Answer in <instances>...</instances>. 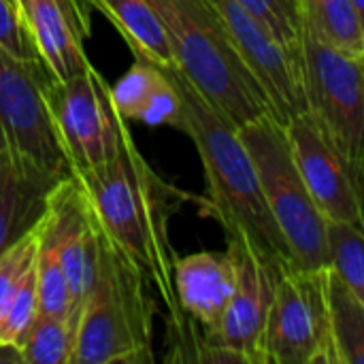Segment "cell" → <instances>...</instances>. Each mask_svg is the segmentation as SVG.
Segmentation results:
<instances>
[{
    "label": "cell",
    "instance_id": "44dd1931",
    "mask_svg": "<svg viewBox=\"0 0 364 364\" xmlns=\"http://www.w3.org/2000/svg\"><path fill=\"white\" fill-rule=\"evenodd\" d=\"M77 322L70 318H51L38 314L21 341L15 358L28 364H70Z\"/></svg>",
    "mask_w": 364,
    "mask_h": 364
},
{
    "label": "cell",
    "instance_id": "277c9868",
    "mask_svg": "<svg viewBox=\"0 0 364 364\" xmlns=\"http://www.w3.org/2000/svg\"><path fill=\"white\" fill-rule=\"evenodd\" d=\"M151 337L147 277L98 230L96 273L79 307L70 364L154 363Z\"/></svg>",
    "mask_w": 364,
    "mask_h": 364
},
{
    "label": "cell",
    "instance_id": "6da1fadb",
    "mask_svg": "<svg viewBox=\"0 0 364 364\" xmlns=\"http://www.w3.org/2000/svg\"><path fill=\"white\" fill-rule=\"evenodd\" d=\"M70 175L81 186L100 235L158 288L168 311L171 346H177L188 335L190 320L177 305L173 282L177 254L168 228L190 196L151 168L139 151L126 119L119 128L115 154L96 168Z\"/></svg>",
    "mask_w": 364,
    "mask_h": 364
},
{
    "label": "cell",
    "instance_id": "f1b7e54d",
    "mask_svg": "<svg viewBox=\"0 0 364 364\" xmlns=\"http://www.w3.org/2000/svg\"><path fill=\"white\" fill-rule=\"evenodd\" d=\"M11 2H13V0H11Z\"/></svg>",
    "mask_w": 364,
    "mask_h": 364
},
{
    "label": "cell",
    "instance_id": "d4e9b609",
    "mask_svg": "<svg viewBox=\"0 0 364 364\" xmlns=\"http://www.w3.org/2000/svg\"><path fill=\"white\" fill-rule=\"evenodd\" d=\"M36 247H38V224L0 254V322L4 318V311L11 303V296L19 279L34 262Z\"/></svg>",
    "mask_w": 364,
    "mask_h": 364
},
{
    "label": "cell",
    "instance_id": "8992f818",
    "mask_svg": "<svg viewBox=\"0 0 364 364\" xmlns=\"http://www.w3.org/2000/svg\"><path fill=\"white\" fill-rule=\"evenodd\" d=\"M301 79L307 115L352 171L363 175V58H354L303 26Z\"/></svg>",
    "mask_w": 364,
    "mask_h": 364
},
{
    "label": "cell",
    "instance_id": "2e32d148",
    "mask_svg": "<svg viewBox=\"0 0 364 364\" xmlns=\"http://www.w3.org/2000/svg\"><path fill=\"white\" fill-rule=\"evenodd\" d=\"M60 179L28 158L0 151V254L38 224Z\"/></svg>",
    "mask_w": 364,
    "mask_h": 364
},
{
    "label": "cell",
    "instance_id": "7c38bea8",
    "mask_svg": "<svg viewBox=\"0 0 364 364\" xmlns=\"http://www.w3.org/2000/svg\"><path fill=\"white\" fill-rule=\"evenodd\" d=\"M284 128L299 175L326 222L363 226V175L350 168L307 111L292 117Z\"/></svg>",
    "mask_w": 364,
    "mask_h": 364
},
{
    "label": "cell",
    "instance_id": "30bf717a",
    "mask_svg": "<svg viewBox=\"0 0 364 364\" xmlns=\"http://www.w3.org/2000/svg\"><path fill=\"white\" fill-rule=\"evenodd\" d=\"M235 267V288L218 333L207 343L232 350L245 364H260V343L267 316L279 284L282 267L243 235H226Z\"/></svg>",
    "mask_w": 364,
    "mask_h": 364
},
{
    "label": "cell",
    "instance_id": "8fae6325",
    "mask_svg": "<svg viewBox=\"0 0 364 364\" xmlns=\"http://www.w3.org/2000/svg\"><path fill=\"white\" fill-rule=\"evenodd\" d=\"M211 4L218 9L243 64L264 92L275 119L286 126L292 117L305 113L299 55L290 53L267 26L235 0H211Z\"/></svg>",
    "mask_w": 364,
    "mask_h": 364
},
{
    "label": "cell",
    "instance_id": "ba28073f",
    "mask_svg": "<svg viewBox=\"0 0 364 364\" xmlns=\"http://www.w3.org/2000/svg\"><path fill=\"white\" fill-rule=\"evenodd\" d=\"M51 79L41 58H15L0 47V151L28 158L55 177H68L70 168L47 107Z\"/></svg>",
    "mask_w": 364,
    "mask_h": 364
},
{
    "label": "cell",
    "instance_id": "e0dca14e",
    "mask_svg": "<svg viewBox=\"0 0 364 364\" xmlns=\"http://www.w3.org/2000/svg\"><path fill=\"white\" fill-rule=\"evenodd\" d=\"M115 111L128 122L145 126L183 128V105L164 66L136 58L124 77L111 87Z\"/></svg>",
    "mask_w": 364,
    "mask_h": 364
},
{
    "label": "cell",
    "instance_id": "484cf974",
    "mask_svg": "<svg viewBox=\"0 0 364 364\" xmlns=\"http://www.w3.org/2000/svg\"><path fill=\"white\" fill-rule=\"evenodd\" d=\"M0 47L15 58H38L26 26L11 0H0Z\"/></svg>",
    "mask_w": 364,
    "mask_h": 364
},
{
    "label": "cell",
    "instance_id": "ac0fdd59",
    "mask_svg": "<svg viewBox=\"0 0 364 364\" xmlns=\"http://www.w3.org/2000/svg\"><path fill=\"white\" fill-rule=\"evenodd\" d=\"M124 36L134 58L171 66L173 53L166 32L149 0H87Z\"/></svg>",
    "mask_w": 364,
    "mask_h": 364
},
{
    "label": "cell",
    "instance_id": "603a6c76",
    "mask_svg": "<svg viewBox=\"0 0 364 364\" xmlns=\"http://www.w3.org/2000/svg\"><path fill=\"white\" fill-rule=\"evenodd\" d=\"M252 17L271 30V34L294 55L301 49L303 15L299 0H235Z\"/></svg>",
    "mask_w": 364,
    "mask_h": 364
},
{
    "label": "cell",
    "instance_id": "4316f807",
    "mask_svg": "<svg viewBox=\"0 0 364 364\" xmlns=\"http://www.w3.org/2000/svg\"><path fill=\"white\" fill-rule=\"evenodd\" d=\"M352 4H354V9L364 17V0H352Z\"/></svg>",
    "mask_w": 364,
    "mask_h": 364
},
{
    "label": "cell",
    "instance_id": "7a4b0ae2",
    "mask_svg": "<svg viewBox=\"0 0 364 364\" xmlns=\"http://www.w3.org/2000/svg\"><path fill=\"white\" fill-rule=\"evenodd\" d=\"M183 105V132L194 141L207 181V211L226 235H243L282 267H294L282 230L264 203L254 162L237 134V126L211 105L171 64L164 66Z\"/></svg>",
    "mask_w": 364,
    "mask_h": 364
},
{
    "label": "cell",
    "instance_id": "4fadbf2b",
    "mask_svg": "<svg viewBox=\"0 0 364 364\" xmlns=\"http://www.w3.org/2000/svg\"><path fill=\"white\" fill-rule=\"evenodd\" d=\"M41 230L55 247L73 307L79 314L96 273L98 228L85 194L73 175L60 179L51 190L41 218Z\"/></svg>",
    "mask_w": 364,
    "mask_h": 364
},
{
    "label": "cell",
    "instance_id": "7402d4cb",
    "mask_svg": "<svg viewBox=\"0 0 364 364\" xmlns=\"http://www.w3.org/2000/svg\"><path fill=\"white\" fill-rule=\"evenodd\" d=\"M328 269L364 299V235L360 224L326 222Z\"/></svg>",
    "mask_w": 364,
    "mask_h": 364
},
{
    "label": "cell",
    "instance_id": "5b68a950",
    "mask_svg": "<svg viewBox=\"0 0 364 364\" xmlns=\"http://www.w3.org/2000/svg\"><path fill=\"white\" fill-rule=\"evenodd\" d=\"M237 134L254 162L264 203L284 235L294 267L326 269V218L299 175L286 128L273 115H262L239 126Z\"/></svg>",
    "mask_w": 364,
    "mask_h": 364
},
{
    "label": "cell",
    "instance_id": "9a60e30c",
    "mask_svg": "<svg viewBox=\"0 0 364 364\" xmlns=\"http://www.w3.org/2000/svg\"><path fill=\"white\" fill-rule=\"evenodd\" d=\"M173 282L179 311L211 339L235 288V267L228 252H198L175 260Z\"/></svg>",
    "mask_w": 364,
    "mask_h": 364
},
{
    "label": "cell",
    "instance_id": "3957f363",
    "mask_svg": "<svg viewBox=\"0 0 364 364\" xmlns=\"http://www.w3.org/2000/svg\"><path fill=\"white\" fill-rule=\"evenodd\" d=\"M149 2L166 32L173 64L237 128L273 115L264 92L237 53L211 0Z\"/></svg>",
    "mask_w": 364,
    "mask_h": 364
},
{
    "label": "cell",
    "instance_id": "83f0119b",
    "mask_svg": "<svg viewBox=\"0 0 364 364\" xmlns=\"http://www.w3.org/2000/svg\"><path fill=\"white\" fill-rule=\"evenodd\" d=\"M13 4H15V9H17V13H19V4H21V0H13Z\"/></svg>",
    "mask_w": 364,
    "mask_h": 364
},
{
    "label": "cell",
    "instance_id": "cb8c5ba5",
    "mask_svg": "<svg viewBox=\"0 0 364 364\" xmlns=\"http://www.w3.org/2000/svg\"><path fill=\"white\" fill-rule=\"evenodd\" d=\"M38 316V294H36V275H34V262L19 279L11 303L4 311V318L0 322V352L9 350L13 352L34 318Z\"/></svg>",
    "mask_w": 364,
    "mask_h": 364
},
{
    "label": "cell",
    "instance_id": "5bb4252c",
    "mask_svg": "<svg viewBox=\"0 0 364 364\" xmlns=\"http://www.w3.org/2000/svg\"><path fill=\"white\" fill-rule=\"evenodd\" d=\"M19 17L53 79H68L85 70V41L90 17L81 0H21Z\"/></svg>",
    "mask_w": 364,
    "mask_h": 364
},
{
    "label": "cell",
    "instance_id": "9c48e42d",
    "mask_svg": "<svg viewBox=\"0 0 364 364\" xmlns=\"http://www.w3.org/2000/svg\"><path fill=\"white\" fill-rule=\"evenodd\" d=\"M47 107L70 173L96 168L115 154L124 117L92 62L75 77L51 79Z\"/></svg>",
    "mask_w": 364,
    "mask_h": 364
},
{
    "label": "cell",
    "instance_id": "d6986e66",
    "mask_svg": "<svg viewBox=\"0 0 364 364\" xmlns=\"http://www.w3.org/2000/svg\"><path fill=\"white\" fill-rule=\"evenodd\" d=\"M303 26L324 43L364 60V17L352 0H299Z\"/></svg>",
    "mask_w": 364,
    "mask_h": 364
},
{
    "label": "cell",
    "instance_id": "ffe728a7",
    "mask_svg": "<svg viewBox=\"0 0 364 364\" xmlns=\"http://www.w3.org/2000/svg\"><path fill=\"white\" fill-rule=\"evenodd\" d=\"M331 339L337 364H364V299L328 269Z\"/></svg>",
    "mask_w": 364,
    "mask_h": 364
},
{
    "label": "cell",
    "instance_id": "52a82bcc",
    "mask_svg": "<svg viewBox=\"0 0 364 364\" xmlns=\"http://www.w3.org/2000/svg\"><path fill=\"white\" fill-rule=\"evenodd\" d=\"M260 364H337L331 339L328 267L282 271L264 324Z\"/></svg>",
    "mask_w": 364,
    "mask_h": 364
}]
</instances>
